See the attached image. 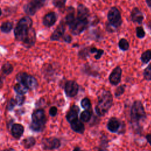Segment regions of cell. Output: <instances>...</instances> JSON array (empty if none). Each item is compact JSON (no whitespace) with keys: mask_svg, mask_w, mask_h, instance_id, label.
I'll use <instances>...</instances> for the list:
<instances>
[{"mask_svg":"<svg viewBox=\"0 0 151 151\" xmlns=\"http://www.w3.org/2000/svg\"><path fill=\"white\" fill-rule=\"evenodd\" d=\"M113 103V97L109 90H103L97 96V102L95 106V111L99 117L104 116L108 113Z\"/></svg>","mask_w":151,"mask_h":151,"instance_id":"obj_1","label":"cell"},{"mask_svg":"<svg viewBox=\"0 0 151 151\" xmlns=\"http://www.w3.org/2000/svg\"><path fill=\"white\" fill-rule=\"evenodd\" d=\"M32 20L29 17L25 16L20 19L14 31L15 39L18 41H24L32 28Z\"/></svg>","mask_w":151,"mask_h":151,"instance_id":"obj_2","label":"cell"},{"mask_svg":"<svg viewBox=\"0 0 151 151\" xmlns=\"http://www.w3.org/2000/svg\"><path fill=\"white\" fill-rule=\"evenodd\" d=\"M32 122L29 124V128L34 132H42L45 126L47 118L43 109L35 110L31 116Z\"/></svg>","mask_w":151,"mask_h":151,"instance_id":"obj_3","label":"cell"},{"mask_svg":"<svg viewBox=\"0 0 151 151\" xmlns=\"http://www.w3.org/2000/svg\"><path fill=\"white\" fill-rule=\"evenodd\" d=\"M130 123L138 124L141 120L146 118V113L142 103L140 100H135L131 107L130 112Z\"/></svg>","mask_w":151,"mask_h":151,"instance_id":"obj_4","label":"cell"},{"mask_svg":"<svg viewBox=\"0 0 151 151\" xmlns=\"http://www.w3.org/2000/svg\"><path fill=\"white\" fill-rule=\"evenodd\" d=\"M108 23L115 29L120 27L122 24V15L119 9L116 6H112L107 15Z\"/></svg>","mask_w":151,"mask_h":151,"instance_id":"obj_5","label":"cell"},{"mask_svg":"<svg viewBox=\"0 0 151 151\" xmlns=\"http://www.w3.org/2000/svg\"><path fill=\"white\" fill-rule=\"evenodd\" d=\"M16 79L19 83L22 84L30 90H34L38 86L37 79L34 77L24 72H20L17 74Z\"/></svg>","mask_w":151,"mask_h":151,"instance_id":"obj_6","label":"cell"},{"mask_svg":"<svg viewBox=\"0 0 151 151\" xmlns=\"http://www.w3.org/2000/svg\"><path fill=\"white\" fill-rule=\"evenodd\" d=\"M45 1L42 0H33L25 4L23 8L25 12L28 15H34L37 11L42 8Z\"/></svg>","mask_w":151,"mask_h":151,"instance_id":"obj_7","label":"cell"},{"mask_svg":"<svg viewBox=\"0 0 151 151\" xmlns=\"http://www.w3.org/2000/svg\"><path fill=\"white\" fill-rule=\"evenodd\" d=\"M106 127L107 130L111 133H121L122 130L124 128L123 123L117 117H110L107 123Z\"/></svg>","mask_w":151,"mask_h":151,"instance_id":"obj_8","label":"cell"},{"mask_svg":"<svg viewBox=\"0 0 151 151\" xmlns=\"http://www.w3.org/2000/svg\"><path fill=\"white\" fill-rule=\"evenodd\" d=\"M88 23L89 21H81L76 18L74 22L68 27L72 34L78 35L81 34L87 28Z\"/></svg>","mask_w":151,"mask_h":151,"instance_id":"obj_9","label":"cell"},{"mask_svg":"<svg viewBox=\"0 0 151 151\" xmlns=\"http://www.w3.org/2000/svg\"><path fill=\"white\" fill-rule=\"evenodd\" d=\"M64 92L68 97H75L79 91V85L74 80H68L64 84Z\"/></svg>","mask_w":151,"mask_h":151,"instance_id":"obj_10","label":"cell"},{"mask_svg":"<svg viewBox=\"0 0 151 151\" xmlns=\"http://www.w3.org/2000/svg\"><path fill=\"white\" fill-rule=\"evenodd\" d=\"M61 146V141L55 137L44 138L42 140V147L44 150H53Z\"/></svg>","mask_w":151,"mask_h":151,"instance_id":"obj_11","label":"cell"},{"mask_svg":"<svg viewBox=\"0 0 151 151\" xmlns=\"http://www.w3.org/2000/svg\"><path fill=\"white\" fill-rule=\"evenodd\" d=\"M122 70L120 66L116 67L111 72L109 77V80L111 84L113 86L118 85L122 79Z\"/></svg>","mask_w":151,"mask_h":151,"instance_id":"obj_12","label":"cell"},{"mask_svg":"<svg viewBox=\"0 0 151 151\" xmlns=\"http://www.w3.org/2000/svg\"><path fill=\"white\" fill-rule=\"evenodd\" d=\"M90 13L88 8L84 4H79L77 6V18L84 21H89Z\"/></svg>","mask_w":151,"mask_h":151,"instance_id":"obj_13","label":"cell"},{"mask_svg":"<svg viewBox=\"0 0 151 151\" xmlns=\"http://www.w3.org/2000/svg\"><path fill=\"white\" fill-rule=\"evenodd\" d=\"M80 111V109L78 106L76 104H73L67 112L65 118L67 121L70 124L74 121L78 119V113Z\"/></svg>","mask_w":151,"mask_h":151,"instance_id":"obj_14","label":"cell"},{"mask_svg":"<svg viewBox=\"0 0 151 151\" xmlns=\"http://www.w3.org/2000/svg\"><path fill=\"white\" fill-rule=\"evenodd\" d=\"M130 19L133 22L141 24L144 19V15L139 8L134 7L130 12Z\"/></svg>","mask_w":151,"mask_h":151,"instance_id":"obj_15","label":"cell"},{"mask_svg":"<svg viewBox=\"0 0 151 151\" xmlns=\"http://www.w3.org/2000/svg\"><path fill=\"white\" fill-rule=\"evenodd\" d=\"M65 31V28L64 23L61 22L52 33L50 37V40L51 41H59L61 38H63L64 35Z\"/></svg>","mask_w":151,"mask_h":151,"instance_id":"obj_16","label":"cell"},{"mask_svg":"<svg viewBox=\"0 0 151 151\" xmlns=\"http://www.w3.org/2000/svg\"><path fill=\"white\" fill-rule=\"evenodd\" d=\"M57 19V15L54 12H50L47 13L42 19L44 25L47 27H52L55 24Z\"/></svg>","mask_w":151,"mask_h":151,"instance_id":"obj_17","label":"cell"},{"mask_svg":"<svg viewBox=\"0 0 151 151\" xmlns=\"http://www.w3.org/2000/svg\"><path fill=\"white\" fill-rule=\"evenodd\" d=\"M35 40H36L35 31V29L33 28H32L28 36L22 42L24 43V45L25 47H27V48H29L34 45L35 42Z\"/></svg>","mask_w":151,"mask_h":151,"instance_id":"obj_18","label":"cell"},{"mask_svg":"<svg viewBox=\"0 0 151 151\" xmlns=\"http://www.w3.org/2000/svg\"><path fill=\"white\" fill-rule=\"evenodd\" d=\"M24 131V126L18 123L14 124L11 127V133L14 137L15 139L20 138Z\"/></svg>","mask_w":151,"mask_h":151,"instance_id":"obj_19","label":"cell"},{"mask_svg":"<svg viewBox=\"0 0 151 151\" xmlns=\"http://www.w3.org/2000/svg\"><path fill=\"white\" fill-rule=\"evenodd\" d=\"M70 126L71 129L77 133H80V134H83L85 130V126L84 123L78 119L75 121H74L73 122H72L71 123H70Z\"/></svg>","mask_w":151,"mask_h":151,"instance_id":"obj_20","label":"cell"},{"mask_svg":"<svg viewBox=\"0 0 151 151\" xmlns=\"http://www.w3.org/2000/svg\"><path fill=\"white\" fill-rule=\"evenodd\" d=\"M68 13L65 17V24L70 27L76 20L75 15H74V8L72 6H70L68 8Z\"/></svg>","mask_w":151,"mask_h":151,"instance_id":"obj_21","label":"cell"},{"mask_svg":"<svg viewBox=\"0 0 151 151\" xmlns=\"http://www.w3.org/2000/svg\"><path fill=\"white\" fill-rule=\"evenodd\" d=\"M36 143L35 139L34 137L29 136L24 139L22 142V145L25 149H29L35 145Z\"/></svg>","mask_w":151,"mask_h":151,"instance_id":"obj_22","label":"cell"},{"mask_svg":"<svg viewBox=\"0 0 151 151\" xmlns=\"http://www.w3.org/2000/svg\"><path fill=\"white\" fill-rule=\"evenodd\" d=\"M14 89L15 91L18 94H19V95H24L28 91V88L26 86H25L22 84L19 83H17L14 86Z\"/></svg>","mask_w":151,"mask_h":151,"instance_id":"obj_23","label":"cell"},{"mask_svg":"<svg viewBox=\"0 0 151 151\" xmlns=\"http://www.w3.org/2000/svg\"><path fill=\"white\" fill-rule=\"evenodd\" d=\"M92 116V110H85L83 111L80 116V120L82 122H88Z\"/></svg>","mask_w":151,"mask_h":151,"instance_id":"obj_24","label":"cell"},{"mask_svg":"<svg viewBox=\"0 0 151 151\" xmlns=\"http://www.w3.org/2000/svg\"><path fill=\"white\" fill-rule=\"evenodd\" d=\"M12 28H13V24L10 21L4 22L0 27L1 31L4 33H9L12 30Z\"/></svg>","mask_w":151,"mask_h":151,"instance_id":"obj_25","label":"cell"},{"mask_svg":"<svg viewBox=\"0 0 151 151\" xmlns=\"http://www.w3.org/2000/svg\"><path fill=\"white\" fill-rule=\"evenodd\" d=\"M140 60L143 64H147L151 60V50L145 51L140 56Z\"/></svg>","mask_w":151,"mask_h":151,"instance_id":"obj_26","label":"cell"},{"mask_svg":"<svg viewBox=\"0 0 151 151\" xmlns=\"http://www.w3.org/2000/svg\"><path fill=\"white\" fill-rule=\"evenodd\" d=\"M118 46L120 48V50H121L123 51H127L129 49L130 47V45H129V42H128V41L123 38H121L118 43Z\"/></svg>","mask_w":151,"mask_h":151,"instance_id":"obj_27","label":"cell"},{"mask_svg":"<svg viewBox=\"0 0 151 151\" xmlns=\"http://www.w3.org/2000/svg\"><path fill=\"white\" fill-rule=\"evenodd\" d=\"M13 69L14 67L12 65L8 62H6L5 64H4L1 68L2 73L5 75H9V74H11L12 72Z\"/></svg>","mask_w":151,"mask_h":151,"instance_id":"obj_28","label":"cell"},{"mask_svg":"<svg viewBox=\"0 0 151 151\" xmlns=\"http://www.w3.org/2000/svg\"><path fill=\"white\" fill-rule=\"evenodd\" d=\"M81 106L85 110H91V103L90 99L87 97L83 98L80 102Z\"/></svg>","mask_w":151,"mask_h":151,"instance_id":"obj_29","label":"cell"},{"mask_svg":"<svg viewBox=\"0 0 151 151\" xmlns=\"http://www.w3.org/2000/svg\"><path fill=\"white\" fill-rule=\"evenodd\" d=\"M90 54V48L86 47L79 51L78 55L79 58L83 60H86L87 57H88Z\"/></svg>","mask_w":151,"mask_h":151,"instance_id":"obj_30","label":"cell"},{"mask_svg":"<svg viewBox=\"0 0 151 151\" xmlns=\"http://www.w3.org/2000/svg\"><path fill=\"white\" fill-rule=\"evenodd\" d=\"M143 77L147 81H151V63L143 70Z\"/></svg>","mask_w":151,"mask_h":151,"instance_id":"obj_31","label":"cell"},{"mask_svg":"<svg viewBox=\"0 0 151 151\" xmlns=\"http://www.w3.org/2000/svg\"><path fill=\"white\" fill-rule=\"evenodd\" d=\"M125 87L126 86L124 84L118 86L114 90V96L116 97H119V96H122L125 91Z\"/></svg>","mask_w":151,"mask_h":151,"instance_id":"obj_32","label":"cell"},{"mask_svg":"<svg viewBox=\"0 0 151 151\" xmlns=\"http://www.w3.org/2000/svg\"><path fill=\"white\" fill-rule=\"evenodd\" d=\"M136 33L137 37L138 38H140V39L143 38L145 37V35H146V33H145V31L144 29L141 26L137 27L136 28Z\"/></svg>","mask_w":151,"mask_h":151,"instance_id":"obj_33","label":"cell"},{"mask_svg":"<svg viewBox=\"0 0 151 151\" xmlns=\"http://www.w3.org/2000/svg\"><path fill=\"white\" fill-rule=\"evenodd\" d=\"M66 2L65 0H55L52 1V4L57 8L63 9L64 8Z\"/></svg>","mask_w":151,"mask_h":151,"instance_id":"obj_34","label":"cell"},{"mask_svg":"<svg viewBox=\"0 0 151 151\" xmlns=\"http://www.w3.org/2000/svg\"><path fill=\"white\" fill-rule=\"evenodd\" d=\"M17 105V101L15 99H14L13 98L11 99L8 103V104L6 106V108L8 109V110H12L14 108V107Z\"/></svg>","mask_w":151,"mask_h":151,"instance_id":"obj_35","label":"cell"},{"mask_svg":"<svg viewBox=\"0 0 151 151\" xmlns=\"http://www.w3.org/2000/svg\"><path fill=\"white\" fill-rule=\"evenodd\" d=\"M25 96L24 95H19L17 94L16 96V101H17V105L18 106H22L24 101H25Z\"/></svg>","mask_w":151,"mask_h":151,"instance_id":"obj_36","label":"cell"},{"mask_svg":"<svg viewBox=\"0 0 151 151\" xmlns=\"http://www.w3.org/2000/svg\"><path fill=\"white\" fill-rule=\"evenodd\" d=\"M57 111H58L57 108L55 106H52L49 110V114L51 116L54 117L56 116Z\"/></svg>","mask_w":151,"mask_h":151,"instance_id":"obj_37","label":"cell"},{"mask_svg":"<svg viewBox=\"0 0 151 151\" xmlns=\"http://www.w3.org/2000/svg\"><path fill=\"white\" fill-rule=\"evenodd\" d=\"M104 54V50H101V49H98L97 52H96V54L94 55V58L96 60H99L101 56L103 55Z\"/></svg>","mask_w":151,"mask_h":151,"instance_id":"obj_38","label":"cell"},{"mask_svg":"<svg viewBox=\"0 0 151 151\" xmlns=\"http://www.w3.org/2000/svg\"><path fill=\"white\" fill-rule=\"evenodd\" d=\"M63 39L64 42H67V43H70L72 41V38L71 37L70 35L68 34H64V35L63 37Z\"/></svg>","mask_w":151,"mask_h":151,"instance_id":"obj_39","label":"cell"},{"mask_svg":"<svg viewBox=\"0 0 151 151\" xmlns=\"http://www.w3.org/2000/svg\"><path fill=\"white\" fill-rule=\"evenodd\" d=\"M146 139L147 140V142L149 143V145L151 146V133H149L147 134L145 136Z\"/></svg>","mask_w":151,"mask_h":151,"instance_id":"obj_40","label":"cell"},{"mask_svg":"<svg viewBox=\"0 0 151 151\" xmlns=\"http://www.w3.org/2000/svg\"><path fill=\"white\" fill-rule=\"evenodd\" d=\"M146 3L147 4V6L151 10V0H149V1H146Z\"/></svg>","mask_w":151,"mask_h":151,"instance_id":"obj_41","label":"cell"},{"mask_svg":"<svg viewBox=\"0 0 151 151\" xmlns=\"http://www.w3.org/2000/svg\"><path fill=\"white\" fill-rule=\"evenodd\" d=\"M73 151H83V150H81L80 147H78V146H76V147L74 148V149H73Z\"/></svg>","mask_w":151,"mask_h":151,"instance_id":"obj_42","label":"cell"},{"mask_svg":"<svg viewBox=\"0 0 151 151\" xmlns=\"http://www.w3.org/2000/svg\"><path fill=\"white\" fill-rule=\"evenodd\" d=\"M4 77H1V76H0V86H2V84H3V82H4Z\"/></svg>","mask_w":151,"mask_h":151,"instance_id":"obj_43","label":"cell"},{"mask_svg":"<svg viewBox=\"0 0 151 151\" xmlns=\"http://www.w3.org/2000/svg\"><path fill=\"white\" fill-rule=\"evenodd\" d=\"M98 151H109L107 148H100Z\"/></svg>","mask_w":151,"mask_h":151,"instance_id":"obj_44","label":"cell"},{"mask_svg":"<svg viewBox=\"0 0 151 151\" xmlns=\"http://www.w3.org/2000/svg\"><path fill=\"white\" fill-rule=\"evenodd\" d=\"M2 151H14V149H12V148H10V149H6Z\"/></svg>","mask_w":151,"mask_h":151,"instance_id":"obj_45","label":"cell"},{"mask_svg":"<svg viewBox=\"0 0 151 151\" xmlns=\"http://www.w3.org/2000/svg\"><path fill=\"white\" fill-rule=\"evenodd\" d=\"M1 14H2V11H1V9L0 8V16L1 15Z\"/></svg>","mask_w":151,"mask_h":151,"instance_id":"obj_46","label":"cell"}]
</instances>
